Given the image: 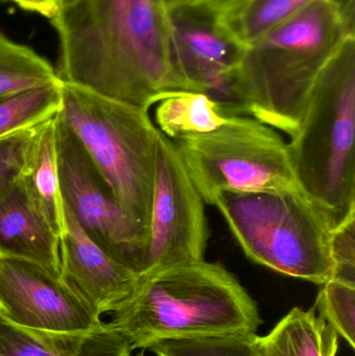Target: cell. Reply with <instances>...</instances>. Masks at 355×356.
I'll list each match as a JSON object with an SVG mask.
<instances>
[{
	"mask_svg": "<svg viewBox=\"0 0 355 356\" xmlns=\"http://www.w3.org/2000/svg\"><path fill=\"white\" fill-rule=\"evenodd\" d=\"M51 22L62 83L148 111L174 92L164 0H64Z\"/></svg>",
	"mask_w": 355,
	"mask_h": 356,
	"instance_id": "6da1fadb",
	"label": "cell"
},
{
	"mask_svg": "<svg viewBox=\"0 0 355 356\" xmlns=\"http://www.w3.org/2000/svg\"><path fill=\"white\" fill-rule=\"evenodd\" d=\"M110 324L133 350L170 339L254 334L262 319L256 301L231 272L202 261L140 277Z\"/></svg>",
	"mask_w": 355,
	"mask_h": 356,
	"instance_id": "7a4b0ae2",
	"label": "cell"
},
{
	"mask_svg": "<svg viewBox=\"0 0 355 356\" xmlns=\"http://www.w3.org/2000/svg\"><path fill=\"white\" fill-rule=\"evenodd\" d=\"M355 33L329 0H315L246 48L240 67L250 117L291 137L325 67Z\"/></svg>",
	"mask_w": 355,
	"mask_h": 356,
	"instance_id": "3957f363",
	"label": "cell"
},
{
	"mask_svg": "<svg viewBox=\"0 0 355 356\" xmlns=\"http://www.w3.org/2000/svg\"><path fill=\"white\" fill-rule=\"evenodd\" d=\"M355 38L333 56L288 144L298 186L331 229L355 215Z\"/></svg>",
	"mask_w": 355,
	"mask_h": 356,
	"instance_id": "277c9868",
	"label": "cell"
},
{
	"mask_svg": "<svg viewBox=\"0 0 355 356\" xmlns=\"http://www.w3.org/2000/svg\"><path fill=\"white\" fill-rule=\"evenodd\" d=\"M58 120L85 150L131 225L147 244L160 131L148 110L62 83Z\"/></svg>",
	"mask_w": 355,
	"mask_h": 356,
	"instance_id": "5b68a950",
	"label": "cell"
},
{
	"mask_svg": "<svg viewBox=\"0 0 355 356\" xmlns=\"http://www.w3.org/2000/svg\"><path fill=\"white\" fill-rule=\"evenodd\" d=\"M248 259L322 286L331 280V226L300 186L219 193L213 204Z\"/></svg>",
	"mask_w": 355,
	"mask_h": 356,
	"instance_id": "8992f818",
	"label": "cell"
},
{
	"mask_svg": "<svg viewBox=\"0 0 355 356\" xmlns=\"http://www.w3.org/2000/svg\"><path fill=\"white\" fill-rule=\"evenodd\" d=\"M185 171L208 204L221 192L299 186L288 144L272 127L249 117H229L210 133L172 140Z\"/></svg>",
	"mask_w": 355,
	"mask_h": 356,
	"instance_id": "52a82bcc",
	"label": "cell"
},
{
	"mask_svg": "<svg viewBox=\"0 0 355 356\" xmlns=\"http://www.w3.org/2000/svg\"><path fill=\"white\" fill-rule=\"evenodd\" d=\"M167 8L174 91L204 94L223 116H249L240 79L246 49L225 26L221 10L199 0Z\"/></svg>",
	"mask_w": 355,
	"mask_h": 356,
	"instance_id": "ba28073f",
	"label": "cell"
},
{
	"mask_svg": "<svg viewBox=\"0 0 355 356\" xmlns=\"http://www.w3.org/2000/svg\"><path fill=\"white\" fill-rule=\"evenodd\" d=\"M208 240L204 200L190 179L172 140L160 131L141 277L204 261Z\"/></svg>",
	"mask_w": 355,
	"mask_h": 356,
	"instance_id": "9c48e42d",
	"label": "cell"
},
{
	"mask_svg": "<svg viewBox=\"0 0 355 356\" xmlns=\"http://www.w3.org/2000/svg\"><path fill=\"white\" fill-rule=\"evenodd\" d=\"M58 163L64 203L85 234L141 277L146 241L131 225L79 142L58 120Z\"/></svg>",
	"mask_w": 355,
	"mask_h": 356,
	"instance_id": "30bf717a",
	"label": "cell"
},
{
	"mask_svg": "<svg viewBox=\"0 0 355 356\" xmlns=\"http://www.w3.org/2000/svg\"><path fill=\"white\" fill-rule=\"evenodd\" d=\"M0 314L13 323L48 332H87L104 324L60 278L6 257H0Z\"/></svg>",
	"mask_w": 355,
	"mask_h": 356,
	"instance_id": "8fae6325",
	"label": "cell"
},
{
	"mask_svg": "<svg viewBox=\"0 0 355 356\" xmlns=\"http://www.w3.org/2000/svg\"><path fill=\"white\" fill-rule=\"evenodd\" d=\"M65 221L60 280L99 317L117 311L137 290L140 276L98 246L66 204Z\"/></svg>",
	"mask_w": 355,
	"mask_h": 356,
	"instance_id": "7c38bea8",
	"label": "cell"
},
{
	"mask_svg": "<svg viewBox=\"0 0 355 356\" xmlns=\"http://www.w3.org/2000/svg\"><path fill=\"white\" fill-rule=\"evenodd\" d=\"M131 344L110 323L87 332L33 330L0 314V356H129Z\"/></svg>",
	"mask_w": 355,
	"mask_h": 356,
	"instance_id": "4fadbf2b",
	"label": "cell"
},
{
	"mask_svg": "<svg viewBox=\"0 0 355 356\" xmlns=\"http://www.w3.org/2000/svg\"><path fill=\"white\" fill-rule=\"evenodd\" d=\"M56 137V115L33 127L18 184L33 211L60 238L66 221Z\"/></svg>",
	"mask_w": 355,
	"mask_h": 356,
	"instance_id": "5bb4252c",
	"label": "cell"
},
{
	"mask_svg": "<svg viewBox=\"0 0 355 356\" xmlns=\"http://www.w3.org/2000/svg\"><path fill=\"white\" fill-rule=\"evenodd\" d=\"M0 257L22 259L60 278V238L16 186L0 202Z\"/></svg>",
	"mask_w": 355,
	"mask_h": 356,
	"instance_id": "9a60e30c",
	"label": "cell"
},
{
	"mask_svg": "<svg viewBox=\"0 0 355 356\" xmlns=\"http://www.w3.org/2000/svg\"><path fill=\"white\" fill-rule=\"evenodd\" d=\"M256 356H336L339 336L316 313L294 307L267 336L251 337Z\"/></svg>",
	"mask_w": 355,
	"mask_h": 356,
	"instance_id": "2e32d148",
	"label": "cell"
},
{
	"mask_svg": "<svg viewBox=\"0 0 355 356\" xmlns=\"http://www.w3.org/2000/svg\"><path fill=\"white\" fill-rule=\"evenodd\" d=\"M156 104L158 131L170 140L210 133L229 118L210 98L198 92H169Z\"/></svg>",
	"mask_w": 355,
	"mask_h": 356,
	"instance_id": "e0dca14e",
	"label": "cell"
},
{
	"mask_svg": "<svg viewBox=\"0 0 355 356\" xmlns=\"http://www.w3.org/2000/svg\"><path fill=\"white\" fill-rule=\"evenodd\" d=\"M315 0H243L221 12L229 33L248 48Z\"/></svg>",
	"mask_w": 355,
	"mask_h": 356,
	"instance_id": "ac0fdd59",
	"label": "cell"
},
{
	"mask_svg": "<svg viewBox=\"0 0 355 356\" xmlns=\"http://www.w3.org/2000/svg\"><path fill=\"white\" fill-rule=\"evenodd\" d=\"M60 83L45 58L0 33V97Z\"/></svg>",
	"mask_w": 355,
	"mask_h": 356,
	"instance_id": "d6986e66",
	"label": "cell"
},
{
	"mask_svg": "<svg viewBox=\"0 0 355 356\" xmlns=\"http://www.w3.org/2000/svg\"><path fill=\"white\" fill-rule=\"evenodd\" d=\"M62 83L0 97V139L56 116L60 108Z\"/></svg>",
	"mask_w": 355,
	"mask_h": 356,
	"instance_id": "ffe728a7",
	"label": "cell"
},
{
	"mask_svg": "<svg viewBox=\"0 0 355 356\" xmlns=\"http://www.w3.org/2000/svg\"><path fill=\"white\" fill-rule=\"evenodd\" d=\"M251 337L227 334L170 339L154 343L147 349L156 356H256Z\"/></svg>",
	"mask_w": 355,
	"mask_h": 356,
	"instance_id": "44dd1931",
	"label": "cell"
},
{
	"mask_svg": "<svg viewBox=\"0 0 355 356\" xmlns=\"http://www.w3.org/2000/svg\"><path fill=\"white\" fill-rule=\"evenodd\" d=\"M320 286L315 309L354 349L355 284L329 280Z\"/></svg>",
	"mask_w": 355,
	"mask_h": 356,
	"instance_id": "7402d4cb",
	"label": "cell"
},
{
	"mask_svg": "<svg viewBox=\"0 0 355 356\" xmlns=\"http://www.w3.org/2000/svg\"><path fill=\"white\" fill-rule=\"evenodd\" d=\"M329 254L333 265L331 280L355 284V215L331 229Z\"/></svg>",
	"mask_w": 355,
	"mask_h": 356,
	"instance_id": "603a6c76",
	"label": "cell"
},
{
	"mask_svg": "<svg viewBox=\"0 0 355 356\" xmlns=\"http://www.w3.org/2000/svg\"><path fill=\"white\" fill-rule=\"evenodd\" d=\"M31 129H23L0 139V202L18 184Z\"/></svg>",
	"mask_w": 355,
	"mask_h": 356,
	"instance_id": "cb8c5ba5",
	"label": "cell"
},
{
	"mask_svg": "<svg viewBox=\"0 0 355 356\" xmlns=\"http://www.w3.org/2000/svg\"><path fill=\"white\" fill-rule=\"evenodd\" d=\"M12 1L24 10L38 13L51 20L58 14L64 0H12Z\"/></svg>",
	"mask_w": 355,
	"mask_h": 356,
	"instance_id": "d4e9b609",
	"label": "cell"
},
{
	"mask_svg": "<svg viewBox=\"0 0 355 356\" xmlns=\"http://www.w3.org/2000/svg\"><path fill=\"white\" fill-rule=\"evenodd\" d=\"M341 16L347 29L355 33V0H329Z\"/></svg>",
	"mask_w": 355,
	"mask_h": 356,
	"instance_id": "484cf974",
	"label": "cell"
},
{
	"mask_svg": "<svg viewBox=\"0 0 355 356\" xmlns=\"http://www.w3.org/2000/svg\"><path fill=\"white\" fill-rule=\"evenodd\" d=\"M199 1L204 2V3L212 6L213 8L222 12V10H227V8L236 6L239 2L243 1V0H199Z\"/></svg>",
	"mask_w": 355,
	"mask_h": 356,
	"instance_id": "4316f807",
	"label": "cell"
},
{
	"mask_svg": "<svg viewBox=\"0 0 355 356\" xmlns=\"http://www.w3.org/2000/svg\"><path fill=\"white\" fill-rule=\"evenodd\" d=\"M187 1V0H164L167 6H173V4L179 3V2Z\"/></svg>",
	"mask_w": 355,
	"mask_h": 356,
	"instance_id": "83f0119b",
	"label": "cell"
},
{
	"mask_svg": "<svg viewBox=\"0 0 355 356\" xmlns=\"http://www.w3.org/2000/svg\"><path fill=\"white\" fill-rule=\"evenodd\" d=\"M129 356H133V355H129ZM137 356H144L143 355H137Z\"/></svg>",
	"mask_w": 355,
	"mask_h": 356,
	"instance_id": "f1b7e54d",
	"label": "cell"
},
{
	"mask_svg": "<svg viewBox=\"0 0 355 356\" xmlns=\"http://www.w3.org/2000/svg\"><path fill=\"white\" fill-rule=\"evenodd\" d=\"M10 1H12V0H10Z\"/></svg>",
	"mask_w": 355,
	"mask_h": 356,
	"instance_id": "f546056e",
	"label": "cell"
}]
</instances>
